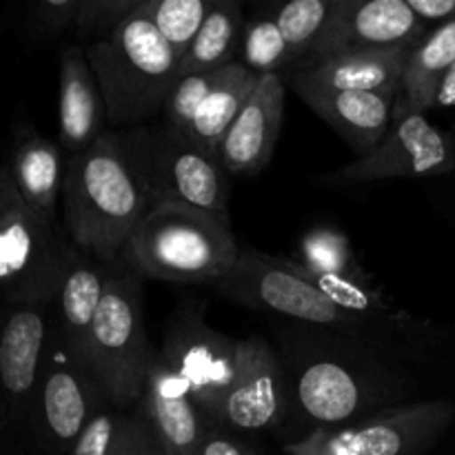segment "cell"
Wrapping results in <instances>:
<instances>
[{
  "mask_svg": "<svg viewBox=\"0 0 455 455\" xmlns=\"http://www.w3.org/2000/svg\"><path fill=\"white\" fill-rule=\"evenodd\" d=\"M425 38V22L407 0H336L331 18L302 65L340 49L416 47Z\"/></svg>",
  "mask_w": 455,
  "mask_h": 455,
  "instance_id": "5bb4252c",
  "label": "cell"
},
{
  "mask_svg": "<svg viewBox=\"0 0 455 455\" xmlns=\"http://www.w3.org/2000/svg\"><path fill=\"white\" fill-rule=\"evenodd\" d=\"M231 222L185 207L158 204L129 235L120 260L140 278L216 284L238 262Z\"/></svg>",
  "mask_w": 455,
  "mask_h": 455,
  "instance_id": "277c9868",
  "label": "cell"
},
{
  "mask_svg": "<svg viewBox=\"0 0 455 455\" xmlns=\"http://www.w3.org/2000/svg\"><path fill=\"white\" fill-rule=\"evenodd\" d=\"M455 167L451 138L427 120L425 114L407 116L391 124L387 136L369 154L358 156L323 180L333 185L418 178L444 173Z\"/></svg>",
  "mask_w": 455,
  "mask_h": 455,
  "instance_id": "7c38bea8",
  "label": "cell"
},
{
  "mask_svg": "<svg viewBox=\"0 0 455 455\" xmlns=\"http://www.w3.org/2000/svg\"><path fill=\"white\" fill-rule=\"evenodd\" d=\"M107 284V265L74 249L62 271L56 300L60 342L76 364L89 371V342L96 311ZM92 373V371H89Z\"/></svg>",
  "mask_w": 455,
  "mask_h": 455,
  "instance_id": "7402d4cb",
  "label": "cell"
},
{
  "mask_svg": "<svg viewBox=\"0 0 455 455\" xmlns=\"http://www.w3.org/2000/svg\"><path fill=\"white\" fill-rule=\"evenodd\" d=\"M240 58L253 74H278L283 67L291 65V53L283 38L275 18H253L243 31L240 40Z\"/></svg>",
  "mask_w": 455,
  "mask_h": 455,
  "instance_id": "f1b7e54d",
  "label": "cell"
},
{
  "mask_svg": "<svg viewBox=\"0 0 455 455\" xmlns=\"http://www.w3.org/2000/svg\"><path fill=\"white\" fill-rule=\"evenodd\" d=\"M258 80H260V76L247 69L243 62H231V65L222 67L216 84L212 87L209 96L204 98L200 109L196 111L187 138L196 142L200 149L218 158L222 138H225V133L229 132L234 120L238 118L243 107L251 98Z\"/></svg>",
  "mask_w": 455,
  "mask_h": 455,
  "instance_id": "d4e9b609",
  "label": "cell"
},
{
  "mask_svg": "<svg viewBox=\"0 0 455 455\" xmlns=\"http://www.w3.org/2000/svg\"><path fill=\"white\" fill-rule=\"evenodd\" d=\"M80 0H40L29 7L31 31L40 38H56V36L76 31Z\"/></svg>",
  "mask_w": 455,
  "mask_h": 455,
  "instance_id": "d6a6232c",
  "label": "cell"
},
{
  "mask_svg": "<svg viewBox=\"0 0 455 455\" xmlns=\"http://www.w3.org/2000/svg\"><path fill=\"white\" fill-rule=\"evenodd\" d=\"M74 244L56 222L40 218L0 164V296L9 305L53 302Z\"/></svg>",
  "mask_w": 455,
  "mask_h": 455,
  "instance_id": "52a82bcc",
  "label": "cell"
},
{
  "mask_svg": "<svg viewBox=\"0 0 455 455\" xmlns=\"http://www.w3.org/2000/svg\"><path fill=\"white\" fill-rule=\"evenodd\" d=\"M58 123L60 147L69 156L87 151L111 129L102 89L80 44H69L60 53Z\"/></svg>",
  "mask_w": 455,
  "mask_h": 455,
  "instance_id": "ffe728a7",
  "label": "cell"
},
{
  "mask_svg": "<svg viewBox=\"0 0 455 455\" xmlns=\"http://www.w3.org/2000/svg\"><path fill=\"white\" fill-rule=\"evenodd\" d=\"M291 398L315 429H340L403 404L404 380L394 358L367 345L320 329L318 338L296 336Z\"/></svg>",
  "mask_w": 455,
  "mask_h": 455,
  "instance_id": "3957f363",
  "label": "cell"
},
{
  "mask_svg": "<svg viewBox=\"0 0 455 455\" xmlns=\"http://www.w3.org/2000/svg\"><path fill=\"white\" fill-rule=\"evenodd\" d=\"M196 455H258L251 447H247L240 440L222 434V431H207L203 444Z\"/></svg>",
  "mask_w": 455,
  "mask_h": 455,
  "instance_id": "e575fe53",
  "label": "cell"
},
{
  "mask_svg": "<svg viewBox=\"0 0 455 455\" xmlns=\"http://www.w3.org/2000/svg\"><path fill=\"white\" fill-rule=\"evenodd\" d=\"M284 84L280 74H265L218 149L227 173L253 176L269 164L284 118Z\"/></svg>",
  "mask_w": 455,
  "mask_h": 455,
  "instance_id": "2e32d148",
  "label": "cell"
},
{
  "mask_svg": "<svg viewBox=\"0 0 455 455\" xmlns=\"http://www.w3.org/2000/svg\"><path fill=\"white\" fill-rule=\"evenodd\" d=\"M145 0H80L74 34L78 38L105 40L142 7Z\"/></svg>",
  "mask_w": 455,
  "mask_h": 455,
  "instance_id": "4dcf8cb0",
  "label": "cell"
},
{
  "mask_svg": "<svg viewBox=\"0 0 455 455\" xmlns=\"http://www.w3.org/2000/svg\"><path fill=\"white\" fill-rule=\"evenodd\" d=\"M243 7L234 0H216L209 16L204 18L198 36L189 44L178 65V76L216 71L231 65L240 52L243 40Z\"/></svg>",
  "mask_w": 455,
  "mask_h": 455,
  "instance_id": "484cf974",
  "label": "cell"
},
{
  "mask_svg": "<svg viewBox=\"0 0 455 455\" xmlns=\"http://www.w3.org/2000/svg\"><path fill=\"white\" fill-rule=\"evenodd\" d=\"M149 182L156 204L173 203L229 220V173L216 156L189 138L160 124H149Z\"/></svg>",
  "mask_w": 455,
  "mask_h": 455,
  "instance_id": "30bf717a",
  "label": "cell"
},
{
  "mask_svg": "<svg viewBox=\"0 0 455 455\" xmlns=\"http://www.w3.org/2000/svg\"><path fill=\"white\" fill-rule=\"evenodd\" d=\"M65 164L67 160H62L60 147L31 129L18 133L12 158L7 160L18 194L40 218L49 222H56V204L62 196Z\"/></svg>",
  "mask_w": 455,
  "mask_h": 455,
  "instance_id": "603a6c76",
  "label": "cell"
},
{
  "mask_svg": "<svg viewBox=\"0 0 455 455\" xmlns=\"http://www.w3.org/2000/svg\"><path fill=\"white\" fill-rule=\"evenodd\" d=\"M218 74H220V69L178 76L176 84L172 87L167 102H164V109H163L164 127L187 136V132H189L191 127V120H194L196 111L200 109L204 98L209 96L212 87L216 84Z\"/></svg>",
  "mask_w": 455,
  "mask_h": 455,
  "instance_id": "f546056e",
  "label": "cell"
},
{
  "mask_svg": "<svg viewBox=\"0 0 455 455\" xmlns=\"http://www.w3.org/2000/svg\"><path fill=\"white\" fill-rule=\"evenodd\" d=\"M89 58L111 129L138 127L163 114L178 80V56L154 22L138 9L109 38L87 44Z\"/></svg>",
  "mask_w": 455,
  "mask_h": 455,
  "instance_id": "5b68a950",
  "label": "cell"
},
{
  "mask_svg": "<svg viewBox=\"0 0 455 455\" xmlns=\"http://www.w3.org/2000/svg\"><path fill=\"white\" fill-rule=\"evenodd\" d=\"M293 92L318 114L358 156L369 154L394 124L395 96L378 92H331L298 87Z\"/></svg>",
  "mask_w": 455,
  "mask_h": 455,
  "instance_id": "44dd1931",
  "label": "cell"
},
{
  "mask_svg": "<svg viewBox=\"0 0 455 455\" xmlns=\"http://www.w3.org/2000/svg\"><path fill=\"white\" fill-rule=\"evenodd\" d=\"M111 455H167L140 407L132 409V420H129L127 431Z\"/></svg>",
  "mask_w": 455,
  "mask_h": 455,
  "instance_id": "836d02e7",
  "label": "cell"
},
{
  "mask_svg": "<svg viewBox=\"0 0 455 455\" xmlns=\"http://www.w3.org/2000/svg\"><path fill=\"white\" fill-rule=\"evenodd\" d=\"M455 65V20L438 25L411 49L395 96L394 123L434 109L435 93Z\"/></svg>",
  "mask_w": 455,
  "mask_h": 455,
  "instance_id": "cb8c5ba5",
  "label": "cell"
},
{
  "mask_svg": "<svg viewBox=\"0 0 455 455\" xmlns=\"http://www.w3.org/2000/svg\"><path fill=\"white\" fill-rule=\"evenodd\" d=\"M411 12L422 22H451L455 20V0H407Z\"/></svg>",
  "mask_w": 455,
  "mask_h": 455,
  "instance_id": "d590c367",
  "label": "cell"
},
{
  "mask_svg": "<svg viewBox=\"0 0 455 455\" xmlns=\"http://www.w3.org/2000/svg\"><path fill=\"white\" fill-rule=\"evenodd\" d=\"M204 305L185 300L169 318L158 355L180 380L204 416L220 422L235 376L238 340L216 331L204 320Z\"/></svg>",
  "mask_w": 455,
  "mask_h": 455,
  "instance_id": "9c48e42d",
  "label": "cell"
},
{
  "mask_svg": "<svg viewBox=\"0 0 455 455\" xmlns=\"http://www.w3.org/2000/svg\"><path fill=\"white\" fill-rule=\"evenodd\" d=\"M132 420V409L107 407L92 418L69 455H111L123 440Z\"/></svg>",
  "mask_w": 455,
  "mask_h": 455,
  "instance_id": "1f68e13d",
  "label": "cell"
},
{
  "mask_svg": "<svg viewBox=\"0 0 455 455\" xmlns=\"http://www.w3.org/2000/svg\"><path fill=\"white\" fill-rule=\"evenodd\" d=\"M149 124L109 129L96 145L67 158L62 180L71 244L102 265L120 260L129 235L154 212Z\"/></svg>",
  "mask_w": 455,
  "mask_h": 455,
  "instance_id": "6da1fadb",
  "label": "cell"
},
{
  "mask_svg": "<svg viewBox=\"0 0 455 455\" xmlns=\"http://www.w3.org/2000/svg\"><path fill=\"white\" fill-rule=\"evenodd\" d=\"M451 107H455V65L451 67V71L444 76L443 84H440L434 100V109H451Z\"/></svg>",
  "mask_w": 455,
  "mask_h": 455,
  "instance_id": "8d00e7d4",
  "label": "cell"
},
{
  "mask_svg": "<svg viewBox=\"0 0 455 455\" xmlns=\"http://www.w3.org/2000/svg\"><path fill=\"white\" fill-rule=\"evenodd\" d=\"M216 289L240 305L349 338L394 360L413 354L416 342L425 336V327L409 314L376 318L347 309L305 278L287 258L267 256L256 249H240L238 262L218 280Z\"/></svg>",
  "mask_w": 455,
  "mask_h": 455,
  "instance_id": "7a4b0ae2",
  "label": "cell"
},
{
  "mask_svg": "<svg viewBox=\"0 0 455 455\" xmlns=\"http://www.w3.org/2000/svg\"><path fill=\"white\" fill-rule=\"evenodd\" d=\"M411 49H340L298 67L291 76V87L298 84L331 92H378L398 96Z\"/></svg>",
  "mask_w": 455,
  "mask_h": 455,
  "instance_id": "e0dca14e",
  "label": "cell"
},
{
  "mask_svg": "<svg viewBox=\"0 0 455 455\" xmlns=\"http://www.w3.org/2000/svg\"><path fill=\"white\" fill-rule=\"evenodd\" d=\"M455 418L447 400L403 403L340 429H314L289 455H425Z\"/></svg>",
  "mask_w": 455,
  "mask_h": 455,
  "instance_id": "ba28073f",
  "label": "cell"
},
{
  "mask_svg": "<svg viewBox=\"0 0 455 455\" xmlns=\"http://www.w3.org/2000/svg\"><path fill=\"white\" fill-rule=\"evenodd\" d=\"M213 4L216 0H145L142 9L173 49L178 60H182Z\"/></svg>",
  "mask_w": 455,
  "mask_h": 455,
  "instance_id": "4316f807",
  "label": "cell"
},
{
  "mask_svg": "<svg viewBox=\"0 0 455 455\" xmlns=\"http://www.w3.org/2000/svg\"><path fill=\"white\" fill-rule=\"evenodd\" d=\"M151 349L140 275L123 260L107 265V284L92 327L89 371L114 409H136L145 391Z\"/></svg>",
  "mask_w": 455,
  "mask_h": 455,
  "instance_id": "8992f818",
  "label": "cell"
},
{
  "mask_svg": "<svg viewBox=\"0 0 455 455\" xmlns=\"http://www.w3.org/2000/svg\"><path fill=\"white\" fill-rule=\"evenodd\" d=\"M138 407L154 427L160 444L167 455H196L204 435L203 416L194 395L176 371L163 363L158 351L154 354L147 371L145 391Z\"/></svg>",
  "mask_w": 455,
  "mask_h": 455,
  "instance_id": "d6986e66",
  "label": "cell"
},
{
  "mask_svg": "<svg viewBox=\"0 0 455 455\" xmlns=\"http://www.w3.org/2000/svg\"><path fill=\"white\" fill-rule=\"evenodd\" d=\"M291 404V387L284 364L260 336L238 340L235 376L222 407L220 422L238 431H267L278 427Z\"/></svg>",
  "mask_w": 455,
  "mask_h": 455,
  "instance_id": "4fadbf2b",
  "label": "cell"
},
{
  "mask_svg": "<svg viewBox=\"0 0 455 455\" xmlns=\"http://www.w3.org/2000/svg\"><path fill=\"white\" fill-rule=\"evenodd\" d=\"M52 302L9 305L0 327V394L16 411L27 407L43 376L47 307Z\"/></svg>",
  "mask_w": 455,
  "mask_h": 455,
  "instance_id": "ac0fdd59",
  "label": "cell"
},
{
  "mask_svg": "<svg viewBox=\"0 0 455 455\" xmlns=\"http://www.w3.org/2000/svg\"><path fill=\"white\" fill-rule=\"evenodd\" d=\"M333 7L336 0H293L280 9L275 22L283 31L291 62H305L309 58L331 18Z\"/></svg>",
  "mask_w": 455,
  "mask_h": 455,
  "instance_id": "83f0119b",
  "label": "cell"
},
{
  "mask_svg": "<svg viewBox=\"0 0 455 455\" xmlns=\"http://www.w3.org/2000/svg\"><path fill=\"white\" fill-rule=\"evenodd\" d=\"M305 278L347 309L376 318H400L404 311L387 300L380 284L360 265L351 240L336 227H314L287 258Z\"/></svg>",
  "mask_w": 455,
  "mask_h": 455,
  "instance_id": "8fae6325",
  "label": "cell"
},
{
  "mask_svg": "<svg viewBox=\"0 0 455 455\" xmlns=\"http://www.w3.org/2000/svg\"><path fill=\"white\" fill-rule=\"evenodd\" d=\"M60 347L62 358L49 360L40 376V427L53 453L69 455L84 427L109 403L96 378L71 360L62 342Z\"/></svg>",
  "mask_w": 455,
  "mask_h": 455,
  "instance_id": "9a60e30c",
  "label": "cell"
}]
</instances>
